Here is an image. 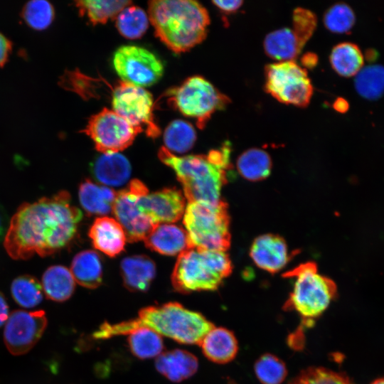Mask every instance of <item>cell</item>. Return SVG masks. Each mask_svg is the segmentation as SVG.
I'll list each match as a JSON object with an SVG mask.
<instances>
[{
  "instance_id": "obj_1",
  "label": "cell",
  "mask_w": 384,
  "mask_h": 384,
  "mask_svg": "<svg viewBox=\"0 0 384 384\" xmlns=\"http://www.w3.org/2000/svg\"><path fill=\"white\" fill-rule=\"evenodd\" d=\"M82 218L65 191L24 203L9 222L5 250L14 260H28L35 254L52 255L72 242Z\"/></svg>"
},
{
  "instance_id": "obj_2",
  "label": "cell",
  "mask_w": 384,
  "mask_h": 384,
  "mask_svg": "<svg viewBox=\"0 0 384 384\" xmlns=\"http://www.w3.org/2000/svg\"><path fill=\"white\" fill-rule=\"evenodd\" d=\"M214 326L202 314L186 309L178 302H169L142 309L136 319L115 324L103 323L92 337L103 340L148 328L180 343L200 344Z\"/></svg>"
},
{
  "instance_id": "obj_3",
  "label": "cell",
  "mask_w": 384,
  "mask_h": 384,
  "mask_svg": "<svg viewBox=\"0 0 384 384\" xmlns=\"http://www.w3.org/2000/svg\"><path fill=\"white\" fill-rule=\"evenodd\" d=\"M230 155L228 142L207 154L177 156L164 146L158 153L159 159L175 172L188 201L207 203L220 201L230 166Z\"/></svg>"
},
{
  "instance_id": "obj_4",
  "label": "cell",
  "mask_w": 384,
  "mask_h": 384,
  "mask_svg": "<svg viewBox=\"0 0 384 384\" xmlns=\"http://www.w3.org/2000/svg\"><path fill=\"white\" fill-rule=\"evenodd\" d=\"M148 16L156 37L171 50H189L206 37L210 17L206 9L192 0H154Z\"/></svg>"
},
{
  "instance_id": "obj_5",
  "label": "cell",
  "mask_w": 384,
  "mask_h": 384,
  "mask_svg": "<svg viewBox=\"0 0 384 384\" xmlns=\"http://www.w3.org/2000/svg\"><path fill=\"white\" fill-rule=\"evenodd\" d=\"M225 251L188 248L178 255L172 274L174 289L181 293L217 289L232 272Z\"/></svg>"
},
{
  "instance_id": "obj_6",
  "label": "cell",
  "mask_w": 384,
  "mask_h": 384,
  "mask_svg": "<svg viewBox=\"0 0 384 384\" xmlns=\"http://www.w3.org/2000/svg\"><path fill=\"white\" fill-rule=\"evenodd\" d=\"M284 277L295 278L292 292L284 305L286 311H295L306 326L311 325L328 308L336 294V285L318 273L313 262L301 264Z\"/></svg>"
},
{
  "instance_id": "obj_7",
  "label": "cell",
  "mask_w": 384,
  "mask_h": 384,
  "mask_svg": "<svg viewBox=\"0 0 384 384\" xmlns=\"http://www.w3.org/2000/svg\"><path fill=\"white\" fill-rule=\"evenodd\" d=\"M183 223L191 248L226 251L230 245V217L227 204L188 202Z\"/></svg>"
},
{
  "instance_id": "obj_8",
  "label": "cell",
  "mask_w": 384,
  "mask_h": 384,
  "mask_svg": "<svg viewBox=\"0 0 384 384\" xmlns=\"http://www.w3.org/2000/svg\"><path fill=\"white\" fill-rule=\"evenodd\" d=\"M183 115L196 120L203 129L213 114L226 107L229 98L204 78L195 75L187 78L179 87L169 92V100Z\"/></svg>"
},
{
  "instance_id": "obj_9",
  "label": "cell",
  "mask_w": 384,
  "mask_h": 384,
  "mask_svg": "<svg viewBox=\"0 0 384 384\" xmlns=\"http://www.w3.org/2000/svg\"><path fill=\"white\" fill-rule=\"evenodd\" d=\"M265 88L279 102L306 107L313 95V86L306 69L294 60L268 64L265 68Z\"/></svg>"
},
{
  "instance_id": "obj_10",
  "label": "cell",
  "mask_w": 384,
  "mask_h": 384,
  "mask_svg": "<svg viewBox=\"0 0 384 384\" xmlns=\"http://www.w3.org/2000/svg\"><path fill=\"white\" fill-rule=\"evenodd\" d=\"M112 105L113 111L149 137L160 135L154 117L153 97L144 87L120 80L112 90Z\"/></svg>"
},
{
  "instance_id": "obj_11",
  "label": "cell",
  "mask_w": 384,
  "mask_h": 384,
  "mask_svg": "<svg viewBox=\"0 0 384 384\" xmlns=\"http://www.w3.org/2000/svg\"><path fill=\"white\" fill-rule=\"evenodd\" d=\"M81 132L90 137L95 149L102 154L119 153L129 146L136 136L142 132L106 107L91 116Z\"/></svg>"
},
{
  "instance_id": "obj_12",
  "label": "cell",
  "mask_w": 384,
  "mask_h": 384,
  "mask_svg": "<svg viewBox=\"0 0 384 384\" xmlns=\"http://www.w3.org/2000/svg\"><path fill=\"white\" fill-rule=\"evenodd\" d=\"M113 66L122 81L144 87L159 80L164 65L150 50L137 46L119 47L114 53Z\"/></svg>"
},
{
  "instance_id": "obj_13",
  "label": "cell",
  "mask_w": 384,
  "mask_h": 384,
  "mask_svg": "<svg viewBox=\"0 0 384 384\" xmlns=\"http://www.w3.org/2000/svg\"><path fill=\"white\" fill-rule=\"evenodd\" d=\"M148 191L142 181L134 179L124 189L117 193L112 211L115 219L123 228L129 242L144 240L156 226L137 208L139 196Z\"/></svg>"
},
{
  "instance_id": "obj_14",
  "label": "cell",
  "mask_w": 384,
  "mask_h": 384,
  "mask_svg": "<svg viewBox=\"0 0 384 384\" xmlns=\"http://www.w3.org/2000/svg\"><path fill=\"white\" fill-rule=\"evenodd\" d=\"M47 326L43 311L16 310L9 316L4 339L9 351L15 356L28 352L39 341Z\"/></svg>"
},
{
  "instance_id": "obj_15",
  "label": "cell",
  "mask_w": 384,
  "mask_h": 384,
  "mask_svg": "<svg viewBox=\"0 0 384 384\" xmlns=\"http://www.w3.org/2000/svg\"><path fill=\"white\" fill-rule=\"evenodd\" d=\"M137 208L156 225L171 223L179 220L183 215L185 198L180 191L174 188L153 193L148 191L139 196Z\"/></svg>"
},
{
  "instance_id": "obj_16",
  "label": "cell",
  "mask_w": 384,
  "mask_h": 384,
  "mask_svg": "<svg viewBox=\"0 0 384 384\" xmlns=\"http://www.w3.org/2000/svg\"><path fill=\"white\" fill-rule=\"evenodd\" d=\"M250 257L258 267L270 273L281 270L290 259L284 240L272 234L260 235L254 240Z\"/></svg>"
},
{
  "instance_id": "obj_17",
  "label": "cell",
  "mask_w": 384,
  "mask_h": 384,
  "mask_svg": "<svg viewBox=\"0 0 384 384\" xmlns=\"http://www.w3.org/2000/svg\"><path fill=\"white\" fill-rule=\"evenodd\" d=\"M92 245L110 257H115L124 249L126 234L122 225L114 218L107 216L97 218L89 233Z\"/></svg>"
},
{
  "instance_id": "obj_18",
  "label": "cell",
  "mask_w": 384,
  "mask_h": 384,
  "mask_svg": "<svg viewBox=\"0 0 384 384\" xmlns=\"http://www.w3.org/2000/svg\"><path fill=\"white\" fill-rule=\"evenodd\" d=\"M144 241L148 248L164 255H179L191 248L186 230L171 223L157 225Z\"/></svg>"
},
{
  "instance_id": "obj_19",
  "label": "cell",
  "mask_w": 384,
  "mask_h": 384,
  "mask_svg": "<svg viewBox=\"0 0 384 384\" xmlns=\"http://www.w3.org/2000/svg\"><path fill=\"white\" fill-rule=\"evenodd\" d=\"M204 356L210 361L225 364L232 361L238 352L234 334L224 327H213L199 344Z\"/></svg>"
},
{
  "instance_id": "obj_20",
  "label": "cell",
  "mask_w": 384,
  "mask_h": 384,
  "mask_svg": "<svg viewBox=\"0 0 384 384\" xmlns=\"http://www.w3.org/2000/svg\"><path fill=\"white\" fill-rule=\"evenodd\" d=\"M155 367L169 380L180 382L190 378L197 371L198 361L191 353L174 349L160 354L155 361Z\"/></svg>"
},
{
  "instance_id": "obj_21",
  "label": "cell",
  "mask_w": 384,
  "mask_h": 384,
  "mask_svg": "<svg viewBox=\"0 0 384 384\" xmlns=\"http://www.w3.org/2000/svg\"><path fill=\"white\" fill-rule=\"evenodd\" d=\"M120 270L124 284L129 290L145 292L154 278L156 266L146 255H133L122 260Z\"/></svg>"
},
{
  "instance_id": "obj_22",
  "label": "cell",
  "mask_w": 384,
  "mask_h": 384,
  "mask_svg": "<svg viewBox=\"0 0 384 384\" xmlns=\"http://www.w3.org/2000/svg\"><path fill=\"white\" fill-rule=\"evenodd\" d=\"M117 193L112 188L89 179L80 183L78 191L80 203L86 213L100 216L112 210Z\"/></svg>"
},
{
  "instance_id": "obj_23",
  "label": "cell",
  "mask_w": 384,
  "mask_h": 384,
  "mask_svg": "<svg viewBox=\"0 0 384 384\" xmlns=\"http://www.w3.org/2000/svg\"><path fill=\"white\" fill-rule=\"evenodd\" d=\"M95 178L106 186H119L129 178L131 165L119 153L102 154L92 166Z\"/></svg>"
},
{
  "instance_id": "obj_24",
  "label": "cell",
  "mask_w": 384,
  "mask_h": 384,
  "mask_svg": "<svg viewBox=\"0 0 384 384\" xmlns=\"http://www.w3.org/2000/svg\"><path fill=\"white\" fill-rule=\"evenodd\" d=\"M263 46L266 54L279 62L294 60L304 46L289 28H279L268 33Z\"/></svg>"
},
{
  "instance_id": "obj_25",
  "label": "cell",
  "mask_w": 384,
  "mask_h": 384,
  "mask_svg": "<svg viewBox=\"0 0 384 384\" xmlns=\"http://www.w3.org/2000/svg\"><path fill=\"white\" fill-rule=\"evenodd\" d=\"M41 286L48 299L62 302L68 300L73 295L75 281L70 270L66 267L53 265L44 272Z\"/></svg>"
},
{
  "instance_id": "obj_26",
  "label": "cell",
  "mask_w": 384,
  "mask_h": 384,
  "mask_svg": "<svg viewBox=\"0 0 384 384\" xmlns=\"http://www.w3.org/2000/svg\"><path fill=\"white\" fill-rule=\"evenodd\" d=\"M70 272L75 281L81 286L95 289L102 281V266L99 255L92 250H84L73 258Z\"/></svg>"
},
{
  "instance_id": "obj_27",
  "label": "cell",
  "mask_w": 384,
  "mask_h": 384,
  "mask_svg": "<svg viewBox=\"0 0 384 384\" xmlns=\"http://www.w3.org/2000/svg\"><path fill=\"white\" fill-rule=\"evenodd\" d=\"M363 55L357 45L344 42L335 46L330 55L334 71L343 77L356 75L363 67Z\"/></svg>"
},
{
  "instance_id": "obj_28",
  "label": "cell",
  "mask_w": 384,
  "mask_h": 384,
  "mask_svg": "<svg viewBox=\"0 0 384 384\" xmlns=\"http://www.w3.org/2000/svg\"><path fill=\"white\" fill-rule=\"evenodd\" d=\"M132 1L126 0H85L75 1L80 14L85 16L94 25L103 24L117 15Z\"/></svg>"
},
{
  "instance_id": "obj_29",
  "label": "cell",
  "mask_w": 384,
  "mask_h": 384,
  "mask_svg": "<svg viewBox=\"0 0 384 384\" xmlns=\"http://www.w3.org/2000/svg\"><path fill=\"white\" fill-rule=\"evenodd\" d=\"M239 173L246 179L257 181L267 178L272 169V160L267 152L258 149H249L238 159Z\"/></svg>"
},
{
  "instance_id": "obj_30",
  "label": "cell",
  "mask_w": 384,
  "mask_h": 384,
  "mask_svg": "<svg viewBox=\"0 0 384 384\" xmlns=\"http://www.w3.org/2000/svg\"><path fill=\"white\" fill-rule=\"evenodd\" d=\"M127 342L132 353L140 359L158 357L162 353L161 336L148 328H140L128 334Z\"/></svg>"
},
{
  "instance_id": "obj_31",
  "label": "cell",
  "mask_w": 384,
  "mask_h": 384,
  "mask_svg": "<svg viewBox=\"0 0 384 384\" xmlns=\"http://www.w3.org/2000/svg\"><path fill=\"white\" fill-rule=\"evenodd\" d=\"M196 139V133L192 124L181 119L172 121L164 133V147L171 153L183 154L189 151Z\"/></svg>"
},
{
  "instance_id": "obj_32",
  "label": "cell",
  "mask_w": 384,
  "mask_h": 384,
  "mask_svg": "<svg viewBox=\"0 0 384 384\" xmlns=\"http://www.w3.org/2000/svg\"><path fill=\"white\" fill-rule=\"evenodd\" d=\"M119 33L126 38H141L146 31L149 19L146 12L139 6H128L115 18Z\"/></svg>"
},
{
  "instance_id": "obj_33",
  "label": "cell",
  "mask_w": 384,
  "mask_h": 384,
  "mask_svg": "<svg viewBox=\"0 0 384 384\" xmlns=\"http://www.w3.org/2000/svg\"><path fill=\"white\" fill-rule=\"evenodd\" d=\"M354 85L358 93L368 100H376L384 93V67L370 65L363 67L355 75Z\"/></svg>"
},
{
  "instance_id": "obj_34",
  "label": "cell",
  "mask_w": 384,
  "mask_h": 384,
  "mask_svg": "<svg viewBox=\"0 0 384 384\" xmlns=\"http://www.w3.org/2000/svg\"><path fill=\"white\" fill-rule=\"evenodd\" d=\"M11 293L14 301L24 308H33L43 300L41 283L28 274L18 276L11 285Z\"/></svg>"
},
{
  "instance_id": "obj_35",
  "label": "cell",
  "mask_w": 384,
  "mask_h": 384,
  "mask_svg": "<svg viewBox=\"0 0 384 384\" xmlns=\"http://www.w3.org/2000/svg\"><path fill=\"white\" fill-rule=\"evenodd\" d=\"M257 378L262 384H281L287 375L285 363L277 356L264 353L254 365Z\"/></svg>"
},
{
  "instance_id": "obj_36",
  "label": "cell",
  "mask_w": 384,
  "mask_h": 384,
  "mask_svg": "<svg viewBox=\"0 0 384 384\" xmlns=\"http://www.w3.org/2000/svg\"><path fill=\"white\" fill-rule=\"evenodd\" d=\"M22 18L32 28L43 30L53 22L55 11L52 4L43 0H33L26 3L22 10Z\"/></svg>"
},
{
  "instance_id": "obj_37",
  "label": "cell",
  "mask_w": 384,
  "mask_h": 384,
  "mask_svg": "<svg viewBox=\"0 0 384 384\" xmlns=\"http://www.w3.org/2000/svg\"><path fill=\"white\" fill-rule=\"evenodd\" d=\"M289 384H353L348 377L324 367L302 370Z\"/></svg>"
},
{
  "instance_id": "obj_38",
  "label": "cell",
  "mask_w": 384,
  "mask_h": 384,
  "mask_svg": "<svg viewBox=\"0 0 384 384\" xmlns=\"http://www.w3.org/2000/svg\"><path fill=\"white\" fill-rule=\"evenodd\" d=\"M355 21L353 11L343 3H338L331 6L324 16L325 27L334 33L348 32L353 26Z\"/></svg>"
},
{
  "instance_id": "obj_39",
  "label": "cell",
  "mask_w": 384,
  "mask_h": 384,
  "mask_svg": "<svg viewBox=\"0 0 384 384\" xmlns=\"http://www.w3.org/2000/svg\"><path fill=\"white\" fill-rule=\"evenodd\" d=\"M316 26L315 14L306 9L297 8L292 15V29L305 46Z\"/></svg>"
},
{
  "instance_id": "obj_40",
  "label": "cell",
  "mask_w": 384,
  "mask_h": 384,
  "mask_svg": "<svg viewBox=\"0 0 384 384\" xmlns=\"http://www.w3.org/2000/svg\"><path fill=\"white\" fill-rule=\"evenodd\" d=\"M242 3L243 1L241 0L213 1V4L218 9L228 14L237 11Z\"/></svg>"
},
{
  "instance_id": "obj_41",
  "label": "cell",
  "mask_w": 384,
  "mask_h": 384,
  "mask_svg": "<svg viewBox=\"0 0 384 384\" xmlns=\"http://www.w3.org/2000/svg\"><path fill=\"white\" fill-rule=\"evenodd\" d=\"M11 48V42L0 33V67H2L7 62Z\"/></svg>"
},
{
  "instance_id": "obj_42",
  "label": "cell",
  "mask_w": 384,
  "mask_h": 384,
  "mask_svg": "<svg viewBox=\"0 0 384 384\" xmlns=\"http://www.w3.org/2000/svg\"><path fill=\"white\" fill-rule=\"evenodd\" d=\"M9 220L8 214L4 208L0 204V242L4 240L7 233Z\"/></svg>"
},
{
  "instance_id": "obj_43",
  "label": "cell",
  "mask_w": 384,
  "mask_h": 384,
  "mask_svg": "<svg viewBox=\"0 0 384 384\" xmlns=\"http://www.w3.org/2000/svg\"><path fill=\"white\" fill-rule=\"evenodd\" d=\"M9 306L3 294L0 292V326L4 324L9 318Z\"/></svg>"
},
{
  "instance_id": "obj_44",
  "label": "cell",
  "mask_w": 384,
  "mask_h": 384,
  "mask_svg": "<svg viewBox=\"0 0 384 384\" xmlns=\"http://www.w3.org/2000/svg\"><path fill=\"white\" fill-rule=\"evenodd\" d=\"M317 62V58L313 53H306L302 58V63L307 68L314 67Z\"/></svg>"
},
{
  "instance_id": "obj_45",
  "label": "cell",
  "mask_w": 384,
  "mask_h": 384,
  "mask_svg": "<svg viewBox=\"0 0 384 384\" xmlns=\"http://www.w3.org/2000/svg\"><path fill=\"white\" fill-rule=\"evenodd\" d=\"M334 108L339 112H345L348 108V104L343 98H338L334 103Z\"/></svg>"
},
{
  "instance_id": "obj_46",
  "label": "cell",
  "mask_w": 384,
  "mask_h": 384,
  "mask_svg": "<svg viewBox=\"0 0 384 384\" xmlns=\"http://www.w3.org/2000/svg\"><path fill=\"white\" fill-rule=\"evenodd\" d=\"M370 384H384V376L376 379L375 380L372 382Z\"/></svg>"
}]
</instances>
